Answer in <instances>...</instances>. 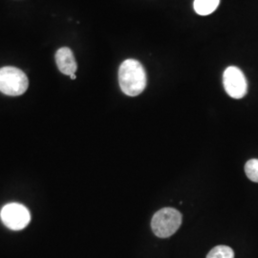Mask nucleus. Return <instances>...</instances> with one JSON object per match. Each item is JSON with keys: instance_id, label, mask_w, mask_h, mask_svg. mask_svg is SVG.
Returning a JSON list of instances; mask_svg holds the SVG:
<instances>
[{"instance_id": "20e7f679", "label": "nucleus", "mask_w": 258, "mask_h": 258, "mask_svg": "<svg viewBox=\"0 0 258 258\" xmlns=\"http://www.w3.org/2000/svg\"><path fill=\"white\" fill-rule=\"evenodd\" d=\"M3 224L13 231L24 229L31 220V215L27 209L18 203L6 205L0 212Z\"/></svg>"}, {"instance_id": "423d86ee", "label": "nucleus", "mask_w": 258, "mask_h": 258, "mask_svg": "<svg viewBox=\"0 0 258 258\" xmlns=\"http://www.w3.org/2000/svg\"><path fill=\"white\" fill-rule=\"evenodd\" d=\"M55 62L58 70L66 76L75 74L78 64L75 59L72 50L68 47H62L56 51L55 55Z\"/></svg>"}, {"instance_id": "f257e3e1", "label": "nucleus", "mask_w": 258, "mask_h": 258, "mask_svg": "<svg viewBox=\"0 0 258 258\" xmlns=\"http://www.w3.org/2000/svg\"><path fill=\"white\" fill-rule=\"evenodd\" d=\"M120 89L130 97L138 96L147 87V73L144 66L136 59H126L119 69Z\"/></svg>"}, {"instance_id": "6e6552de", "label": "nucleus", "mask_w": 258, "mask_h": 258, "mask_svg": "<svg viewBox=\"0 0 258 258\" xmlns=\"http://www.w3.org/2000/svg\"><path fill=\"white\" fill-rule=\"evenodd\" d=\"M207 258H234V252L228 246H217L208 253Z\"/></svg>"}, {"instance_id": "9d476101", "label": "nucleus", "mask_w": 258, "mask_h": 258, "mask_svg": "<svg viewBox=\"0 0 258 258\" xmlns=\"http://www.w3.org/2000/svg\"><path fill=\"white\" fill-rule=\"evenodd\" d=\"M70 78H71V80H75V79H76V78H77V77H76V75L73 74V75H71V76H70Z\"/></svg>"}, {"instance_id": "f03ea898", "label": "nucleus", "mask_w": 258, "mask_h": 258, "mask_svg": "<svg viewBox=\"0 0 258 258\" xmlns=\"http://www.w3.org/2000/svg\"><path fill=\"white\" fill-rule=\"evenodd\" d=\"M182 224V214L175 209L165 208L154 214L151 220V228L155 235L166 238L174 234Z\"/></svg>"}, {"instance_id": "0eeeda50", "label": "nucleus", "mask_w": 258, "mask_h": 258, "mask_svg": "<svg viewBox=\"0 0 258 258\" xmlns=\"http://www.w3.org/2000/svg\"><path fill=\"white\" fill-rule=\"evenodd\" d=\"M220 0H194L195 12L200 16H208L217 9Z\"/></svg>"}, {"instance_id": "39448f33", "label": "nucleus", "mask_w": 258, "mask_h": 258, "mask_svg": "<svg viewBox=\"0 0 258 258\" xmlns=\"http://www.w3.org/2000/svg\"><path fill=\"white\" fill-rule=\"evenodd\" d=\"M223 84L226 92L233 99H242L248 91V83L238 67L230 66L223 74Z\"/></svg>"}, {"instance_id": "7ed1b4c3", "label": "nucleus", "mask_w": 258, "mask_h": 258, "mask_svg": "<svg viewBox=\"0 0 258 258\" xmlns=\"http://www.w3.org/2000/svg\"><path fill=\"white\" fill-rule=\"evenodd\" d=\"M27 76L19 68L7 66L0 69V92L8 96H20L26 92Z\"/></svg>"}, {"instance_id": "1a4fd4ad", "label": "nucleus", "mask_w": 258, "mask_h": 258, "mask_svg": "<svg viewBox=\"0 0 258 258\" xmlns=\"http://www.w3.org/2000/svg\"><path fill=\"white\" fill-rule=\"evenodd\" d=\"M246 175L250 181L258 183V160L251 159L248 161L245 165Z\"/></svg>"}]
</instances>
